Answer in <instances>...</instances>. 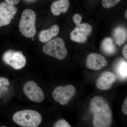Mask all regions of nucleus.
Returning <instances> with one entry per match:
<instances>
[{"label":"nucleus","mask_w":127,"mask_h":127,"mask_svg":"<svg viewBox=\"0 0 127 127\" xmlns=\"http://www.w3.org/2000/svg\"><path fill=\"white\" fill-rule=\"evenodd\" d=\"M75 87L72 85L57 87L52 93L53 98L57 102L64 106L68 103L75 93Z\"/></svg>","instance_id":"6"},{"label":"nucleus","mask_w":127,"mask_h":127,"mask_svg":"<svg viewBox=\"0 0 127 127\" xmlns=\"http://www.w3.org/2000/svg\"><path fill=\"white\" fill-rule=\"evenodd\" d=\"M69 5L68 0H57L51 5V11L55 15L59 16L61 13H66L68 10Z\"/></svg>","instance_id":"13"},{"label":"nucleus","mask_w":127,"mask_h":127,"mask_svg":"<svg viewBox=\"0 0 127 127\" xmlns=\"http://www.w3.org/2000/svg\"><path fill=\"white\" fill-rule=\"evenodd\" d=\"M122 111L124 114H127V98H125L122 107Z\"/></svg>","instance_id":"21"},{"label":"nucleus","mask_w":127,"mask_h":127,"mask_svg":"<svg viewBox=\"0 0 127 127\" xmlns=\"http://www.w3.org/2000/svg\"><path fill=\"white\" fill-rule=\"evenodd\" d=\"M12 119L16 124L24 127H38L42 120L38 112L31 109L18 111L14 114Z\"/></svg>","instance_id":"2"},{"label":"nucleus","mask_w":127,"mask_h":127,"mask_svg":"<svg viewBox=\"0 0 127 127\" xmlns=\"http://www.w3.org/2000/svg\"><path fill=\"white\" fill-rule=\"evenodd\" d=\"M17 11L15 5L6 1L0 3V27L9 25Z\"/></svg>","instance_id":"8"},{"label":"nucleus","mask_w":127,"mask_h":127,"mask_svg":"<svg viewBox=\"0 0 127 127\" xmlns=\"http://www.w3.org/2000/svg\"><path fill=\"white\" fill-rule=\"evenodd\" d=\"M42 50L46 55L59 60L65 59L67 54L64 41L59 37L51 39L46 42Z\"/></svg>","instance_id":"4"},{"label":"nucleus","mask_w":127,"mask_h":127,"mask_svg":"<svg viewBox=\"0 0 127 127\" xmlns=\"http://www.w3.org/2000/svg\"><path fill=\"white\" fill-rule=\"evenodd\" d=\"M6 2L11 4L15 5L20 2V0H5Z\"/></svg>","instance_id":"22"},{"label":"nucleus","mask_w":127,"mask_h":127,"mask_svg":"<svg viewBox=\"0 0 127 127\" xmlns=\"http://www.w3.org/2000/svg\"><path fill=\"white\" fill-rule=\"evenodd\" d=\"M9 80L7 78L0 77V88L2 86H9Z\"/></svg>","instance_id":"20"},{"label":"nucleus","mask_w":127,"mask_h":127,"mask_svg":"<svg viewBox=\"0 0 127 127\" xmlns=\"http://www.w3.org/2000/svg\"><path fill=\"white\" fill-rule=\"evenodd\" d=\"M2 59L4 62L16 70L23 68L26 63V58L21 51L7 50L2 55Z\"/></svg>","instance_id":"5"},{"label":"nucleus","mask_w":127,"mask_h":127,"mask_svg":"<svg viewBox=\"0 0 127 127\" xmlns=\"http://www.w3.org/2000/svg\"><path fill=\"white\" fill-rule=\"evenodd\" d=\"M113 35L116 43L119 46H122L127 40V30L122 27L117 28L114 32Z\"/></svg>","instance_id":"14"},{"label":"nucleus","mask_w":127,"mask_h":127,"mask_svg":"<svg viewBox=\"0 0 127 127\" xmlns=\"http://www.w3.org/2000/svg\"><path fill=\"white\" fill-rule=\"evenodd\" d=\"M127 11H126V12H125V18H127Z\"/></svg>","instance_id":"24"},{"label":"nucleus","mask_w":127,"mask_h":127,"mask_svg":"<svg viewBox=\"0 0 127 127\" xmlns=\"http://www.w3.org/2000/svg\"><path fill=\"white\" fill-rule=\"evenodd\" d=\"M55 127H70L68 123L64 119H61L58 121L54 125Z\"/></svg>","instance_id":"18"},{"label":"nucleus","mask_w":127,"mask_h":127,"mask_svg":"<svg viewBox=\"0 0 127 127\" xmlns=\"http://www.w3.org/2000/svg\"><path fill=\"white\" fill-rule=\"evenodd\" d=\"M107 64V59L101 54L91 53L87 58V67L91 70H98L106 67Z\"/></svg>","instance_id":"10"},{"label":"nucleus","mask_w":127,"mask_h":127,"mask_svg":"<svg viewBox=\"0 0 127 127\" xmlns=\"http://www.w3.org/2000/svg\"><path fill=\"white\" fill-rule=\"evenodd\" d=\"M59 31V27L57 25H53L47 30H42L39 34V40L41 42L46 43L57 35Z\"/></svg>","instance_id":"12"},{"label":"nucleus","mask_w":127,"mask_h":127,"mask_svg":"<svg viewBox=\"0 0 127 127\" xmlns=\"http://www.w3.org/2000/svg\"><path fill=\"white\" fill-rule=\"evenodd\" d=\"M27 0L30 1V0Z\"/></svg>","instance_id":"25"},{"label":"nucleus","mask_w":127,"mask_h":127,"mask_svg":"<svg viewBox=\"0 0 127 127\" xmlns=\"http://www.w3.org/2000/svg\"><path fill=\"white\" fill-rule=\"evenodd\" d=\"M93 114V125L95 127H109L112 123V114L108 103L104 98L95 96L90 104Z\"/></svg>","instance_id":"1"},{"label":"nucleus","mask_w":127,"mask_h":127,"mask_svg":"<svg viewBox=\"0 0 127 127\" xmlns=\"http://www.w3.org/2000/svg\"><path fill=\"white\" fill-rule=\"evenodd\" d=\"M121 0H102V4L105 8H110L120 2Z\"/></svg>","instance_id":"17"},{"label":"nucleus","mask_w":127,"mask_h":127,"mask_svg":"<svg viewBox=\"0 0 127 127\" xmlns=\"http://www.w3.org/2000/svg\"><path fill=\"white\" fill-rule=\"evenodd\" d=\"M82 19L81 16L78 14H75L73 17V20L76 26L81 24Z\"/></svg>","instance_id":"19"},{"label":"nucleus","mask_w":127,"mask_h":127,"mask_svg":"<svg viewBox=\"0 0 127 127\" xmlns=\"http://www.w3.org/2000/svg\"><path fill=\"white\" fill-rule=\"evenodd\" d=\"M117 79V77L113 73L109 71L103 73L97 81L96 85L98 88L106 90L111 88Z\"/></svg>","instance_id":"11"},{"label":"nucleus","mask_w":127,"mask_h":127,"mask_svg":"<svg viewBox=\"0 0 127 127\" xmlns=\"http://www.w3.org/2000/svg\"><path fill=\"white\" fill-rule=\"evenodd\" d=\"M117 72L120 77L122 78H127V64L124 60L119 62L117 67Z\"/></svg>","instance_id":"16"},{"label":"nucleus","mask_w":127,"mask_h":127,"mask_svg":"<svg viewBox=\"0 0 127 127\" xmlns=\"http://www.w3.org/2000/svg\"><path fill=\"white\" fill-rule=\"evenodd\" d=\"M92 28L86 23H82L76 26L70 34L71 40L79 43H83L86 41L88 37L91 34Z\"/></svg>","instance_id":"9"},{"label":"nucleus","mask_w":127,"mask_h":127,"mask_svg":"<svg viewBox=\"0 0 127 127\" xmlns=\"http://www.w3.org/2000/svg\"><path fill=\"white\" fill-rule=\"evenodd\" d=\"M23 91L28 98L34 102H41L45 99L44 93L41 89L32 81H29L25 83Z\"/></svg>","instance_id":"7"},{"label":"nucleus","mask_w":127,"mask_h":127,"mask_svg":"<svg viewBox=\"0 0 127 127\" xmlns=\"http://www.w3.org/2000/svg\"><path fill=\"white\" fill-rule=\"evenodd\" d=\"M36 15L34 11L27 9L22 12L19 24L20 32L27 38L34 37L36 33Z\"/></svg>","instance_id":"3"},{"label":"nucleus","mask_w":127,"mask_h":127,"mask_svg":"<svg viewBox=\"0 0 127 127\" xmlns=\"http://www.w3.org/2000/svg\"><path fill=\"white\" fill-rule=\"evenodd\" d=\"M123 54L125 59H127V45L124 46L123 50Z\"/></svg>","instance_id":"23"},{"label":"nucleus","mask_w":127,"mask_h":127,"mask_svg":"<svg viewBox=\"0 0 127 127\" xmlns=\"http://www.w3.org/2000/svg\"><path fill=\"white\" fill-rule=\"evenodd\" d=\"M101 48L103 52L107 55H111L114 54L116 48L113 43V40L110 37H107L103 40Z\"/></svg>","instance_id":"15"}]
</instances>
